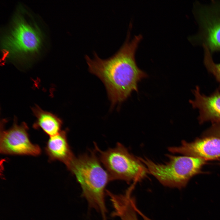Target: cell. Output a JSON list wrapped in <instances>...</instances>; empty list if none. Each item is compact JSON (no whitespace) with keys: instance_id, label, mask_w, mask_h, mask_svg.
<instances>
[{"instance_id":"obj_11","label":"cell","mask_w":220,"mask_h":220,"mask_svg":"<svg viewBox=\"0 0 220 220\" xmlns=\"http://www.w3.org/2000/svg\"><path fill=\"white\" fill-rule=\"evenodd\" d=\"M32 111L36 119L33 125L34 128L41 129L50 137L57 134L62 130V122L56 116L37 106L34 108Z\"/></svg>"},{"instance_id":"obj_2","label":"cell","mask_w":220,"mask_h":220,"mask_svg":"<svg viewBox=\"0 0 220 220\" xmlns=\"http://www.w3.org/2000/svg\"><path fill=\"white\" fill-rule=\"evenodd\" d=\"M37 17L24 6H18L9 24L2 29V62L29 64L43 55L48 40Z\"/></svg>"},{"instance_id":"obj_10","label":"cell","mask_w":220,"mask_h":220,"mask_svg":"<svg viewBox=\"0 0 220 220\" xmlns=\"http://www.w3.org/2000/svg\"><path fill=\"white\" fill-rule=\"evenodd\" d=\"M66 130L50 137L45 148L51 161L59 160L67 166L75 156L68 144Z\"/></svg>"},{"instance_id":"obj_9","label":"cell","mask_w":220,"mask_h":220,"mask_svg":"<svg viewBox=\"0 0 220 220\" xmlns=\"http://www.w3.org/2000/svg\"><path fill=\"white\" fill-rule=\"evenodd\" d=\"M193 100L189 101L193 108L199 110L198 119L200 123L207 121L213 123L220 121V90L217 89L209 96L200 93L198 86L193 91Z\"/></svg>"},{"instance_id":"obj_15","label":"cell","mask_w":220,"mask_h":220,"mask_svg":"<svg viewBox=\"0 0 220 220\" xmlns=\"http://www.w3.org/2000/svg\"><path fill=\"white\" fill-rule=\"evenodd\" d=\"M152 220V219H150V220Z\"/></svg>"},{"instance_id":"obj_1","label":"cell","mask_w":220,"mask_h":220,"mask_svg":"<svg viewBox=\"0 0 220 220\" xmlns=\"http://www.w3.org/2000/svg\"><path fill=\"white\" fill-rule=\"evenodd\" d=\"M129 33L119 49L108 58L102 59L94 52V58H85L90 72L104 84L112 107L125 100L134 91H138V83L147 74L138 67L135 54L142 38L139 35L130 40Z\"/></svg>"},{"instance_id":"obj_6","label":"cell","mask_w":220,"mask_h":220,"mask_svg":"<svg viewBox=\"0 0 220 220\" xmlns=\"http://www.w3.org/2000/svg\"><path fill=\"white\" fill-rule=\"evenodd\" d=\"M193 13L198 28L189 40L195 45L206 47L210 52H220V1L193 4Z\"/></svg>"},{"instance_id":"obj_3","label":"cell","mask_w":220,"mask_h":220,"mask_svg":"<svg viewBox=\"0 0 220 220\" xmlns=\"http://www.w3.org/2000/svg\"><path fill=\"white\" fill-rule=\"evenodd\" d=\"M66 167L79 184L89 208L99 213L102 220H108L105 194L110 179L99 159L94 152L83 154L75 156Z\"/></svg>"},{"instance_id":"obj_14","label":"cell","mask_w":220,"mask_h":220,"mask_svg":"<svg viewBox=\"0 0 220 220\" xmlns=\"http://www.w3.org/2000/svg\"><path fill=\"white\" fill-rule=\"evenodd\" d=\"M204 136L220 138V121L213 123L212 126L204 133Z\"/></svg>"},{"instance_id":"obj_8","label":"cell","mask_w":220,"mask_h":220,"mask_svg":"<svg viewBox=\"0 0 220 220\" xmlns=\"http://www.w3.org/2000/svg\"><path fill=\"white\" fill-rule=\"evenodd\" d=\"M168 149L172 153H180L205 160H217L220 159V138L204 137L190 142L183 141L181 145L169 147Z\"/></svg>"},{"instance_id":"obj_5","label":"cell","mask_w":220,"mask_h":220,"mask_svg":"<svg viewBox=\"0 0 220 220\" xmlns=\"http://www.w3.org/2000/svg\"><path fill=\"white\" fill-rule=\"evenodd\" d=\"M101 163L108 174L110 181L122 180L136 183L146 177L148 170L138 157L130 153L118 143L115 147L102 151L96 146Z\"/></svg>"},{"instance_id":"obj_13","label":"cell","mask_w":220,"mask_h":220,"mask_svg":"<svg viewBox=\"0 0 220 220\" xmlns=\"http://www.w3.org/2000/svg\"><path fill=\"white\" fill-rule=\"evenodd\" d=\"M137 214L135 205L128 204L119 208L116 215L120 220H139Z\"/></svg>"},{"instance_id":"obj_4","label":"cell","mask_w":220,"mask_h":220,"mask_svg":"<svg viewBox=\"0 0 220 220\" xmlns=\"http://www.w3.org/2000/svg\"><path fill=\"white\" fill-rule=\"evenodd\" d=\"M168 160L164 163H155L147 158L138 157L149 173L164 186L179 189L185 187L190 179L200 173L205 160L185 156L166 154Z\"/></svg>"},{"instance_id":"obj_12","label":"cell","mask_w":220,"mask_h":220,"mask_svg":"<svg viewBox=\"0 0 220 220\" xmlns=\"http://www.w3.org/2000/svg\"><path fill=\"white\" fill-rule=\"evenodd\" d=\"M204 50V64L207 71L215 76L220 83V63H215L213 60L211 53L206 47Z\"/></svg>"},{"instance_id":"obj_7","label":"cell","mask_w":220,"mask_h":220,"mask_svg":"<svg viewBox=\"0 0 220 220\" xmlns=\"http://www.w3.org/2000/svg\"><path fill=\"white\" fill-rule=\"evenodd\" d=\"M1 127L0 152L10 155H39L41 153L39 146L32 144L28 133V127L25 123L20 125L16 120L12 127L5 130Z\"/></svg>"}]
</instances>
